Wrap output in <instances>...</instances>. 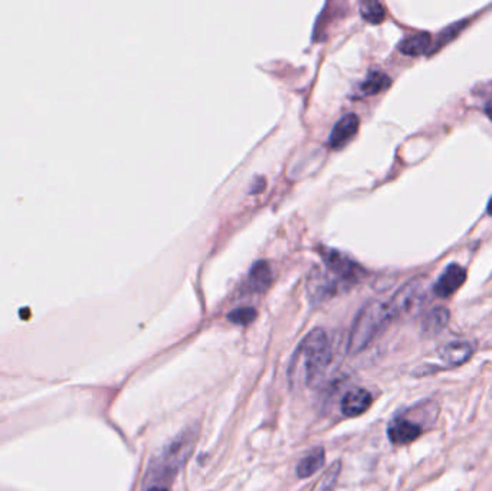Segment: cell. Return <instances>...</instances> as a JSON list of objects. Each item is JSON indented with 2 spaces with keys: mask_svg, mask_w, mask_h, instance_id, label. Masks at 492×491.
<instances>
[{
  "mask_svg": "<svg viewBox=\"0 0 492 491\" xmlns=\"http://www.w3.org/2000/svg\"><path fill=\"white\" fill-rule=\"evenodd\" d=\"M473 353V346L467 340H452L439 349L440 359L448 366L464 364Z\"/></svg>",
  "mask_w": 492,
  "mask_h": 491,
  "instance_id": "8fae6325",
  "label": "cell"
},
{
  "mask_svg": "<svg viewBox=\"0 0 492 491\" xmlns=\"http://www.w3.org/2000/svg\"><path fill=\"white\" fill-rule=\"evenodd\" d=\"M390 84H392V81L386 74L380 72V71H373L367 75V78L361 84L360 89H361L363 96H374V94L381 93V91H384V89H388L390 87Z\"/></svg>",
  "mask_w": 492,
  "mask_h": 491,
  "instance_id": "2e32d148",
  "label": "cell"
},
{
  "mask_svg": "<svg viewBox=\"0 0 492 491\" xmlns=\"http://www.w3.org/2000/svg\"><path fill=\"white\" fill-rule=\"evenodd\" d=\"M340 471H342V463L335 461L327 470V472L322 475V479L318 483L315 491H333L335 484H337V481H338V475H340Z\"/></svg>",
  "mask_w": 492,
  "mask_h": 491,
  "instance_id": "ac0fdd59",
  "label": "cell"
},
{
  "mask_svg": "<svg viewBox=\"0 0 492 491\" xmlns=\"http://www.w3.org/2000/svg\"><path fill=\"white\" fill-rule=\"evenodd\" d=\"M229 321H232L235 325H241V326H246L252 323V321L256 318V312L255 309H251V307H242V309H236L234 312H230L227 314Z\"/></svg>",
  "mask_w": 492,
  "mask_h": 491,
  "instance_id": "d6986e66",
  "label": "cell"
},
{
  "mask_svg": "<svg viewBox=\"0 0 492 491\" xmlns=\"http://www.w3.org/2000/svg\"><path fill=\"white\" fill-rule=\"evenodd\" d=\"M359 126H360V120L356 114L350 113L343 116L335 122L334 129L331 130L330 146L333 149L344 147L353 137L356 135V133L359 131Z\"/></svg>",
  "mask_w": 492,
  "mask_h": 491,
  "instance_id": "9c48e42d",
  "label": "cell"
},
{
  "mask_svg": "<svg viewBox=\"0 0 492 491\" xmlns=\"http://www.w3.org/2000/svg\"><path fill=\"white\" fill-rule=\"evenodd\" d=\"M147 491H168V490L164 488V487H153V488H150Z\"/></svg>",
  "mask_w": 492,
  "mask_h": 491,
  "instance_id": "7402d4cb",
  "label": "cell"
},
{
  "mask_svg": "<svg viewBox=\"0 0 492 491\" xmlns=\"http://www.w3.org/2000/svg\"><path fill=\"white\" fill-rule=\"evenodd\" d=\"M272 270L267 261H256L248 275V287L255 293H264L271 285Z\"/></svg>",
  "mask_w": 492,
  "mask_h": 491,
  "instance_id": "7c38bea8",
  "label": "cell"
},
{
  "mask_svg": "<svg viewBox=\"0 0 492 491\" xmlns=\"http://www.w3.org/2000/svg\"><path fill=\"white\" fill-rule=\"evenodd\" d=\"M298 356L302 358L305 373L309 382L317 380L331 362V345L330 339L322 329H314L306 334L300 347H298Z\"/></svg>",
  "mask_w": 492,
  "mask_h": 491,
  "instance_id": "7a4b0ae2",
  "label": "cell"
},
{
  "mask_svg": "<svg viewBox=\"0 0 492 491\" xmlns=\"http://www.w3.org/2000/svg\"><path fill=\"white\" fill-rule=\"evenodd\" d=\"M427 298V280L414 277L399 288L388 301L392 317L403 318L414 316L423 307Z\"/></svg>",
  "mask_w": 492,
  "mask_h": 491,
  "instance_id": "277c9868",
  "label": "cell"
},
{
  "mask_svg": "<svg viewBox=\"0 0 492 491\" xmlns=\"http://www.w3.org/2000/svg\"><path fill=\"white\" fill-rule=\"evenodd\" d=\"M340 285L328 274V271L321 270L315 267L310 275L309 281H306V293L313 303L324 301L333 296H335L340 291Z\"/></svg>",
  "mask_w": 492,
  "mask_h": 491,
  "instance_id": "8992f818",
  "label": "cell"
},
{
  "mask_svg": "<svg viewBox=\"0 0 492 491\" xmlns=\"http://www.w3.org/2000/svg\"><path fill=\"white\" fill-rule=\"evenodd\" d=\"M451 318V313L445 307H436L425 314L422 318V331L427 336H434L440 333L448 326Z\"/></svg>",
  "mask_w": 492,
  "mask_h": 491,
  "instance_id": "4fadbf2b",
  "label": "cell"
},
{
  "mask_svg": "<svg viewBox=\"0 0 492 491\" xmlns=\"http://www.w3.org/2000/svg\"><path fill=\"white\" fill-rule=\"evenodd\" d=\"M467 26V22L464 21V22H458V23H455V25H452V26H449L448 29H445L443 30V32L440 34V36H439V42H438V48L439 47H443V45L445 43H448V42H451L459 32H460V30H462L464 28Z\"/></svg>",
  "mask_w": 492,
  "mask_h": 491,
  "instance_id": "ffe728a7",
  "label": "cell"
},
{
  "mask_svg": "<svg viewBox=\"0 0 492 491\" xmlns=\"http://www.w3.org/2000/svg\"><path fill=\"white\" fill-rule=\"evenodd\" d=\"M322 259L327 267L328 274L340 285V288L351 287L361 280L363 270L342 252L327 250L322 254Z\"/></svg>",
  "mask_w": 492,
  "mask_h": 491,
  "instance_id": "5b68a950",
  "label": "cell"
},
{
  "mask_svg": "<svg viewBox=\"0 0 492 491\" xmlns=\"http://www.w3.org/2000/svg\"><path fill=\"white\" fill-rule=\"evenodd\" d=\"M430 42H432V38H430L429 34L426 32L414 34L405 38L401 43H399V51L406 56H421L429 51Z\"/></svg>",
  "mask_w": 492,
  "mask_h": 491,
  "instance_id": "5bb4252c",
  "label": "cell"
},
{
  "mask_svg": "<svg viewBox=\"0 0 492 491\" xmlns=\"http://www.w3.org/2000/svg\"><path fill=\"white\" fill-rule=\"evenodd\" d=\"M360 13L364 21L372 25H379L386 19V9L376 0H367L360 5Z\"/></svg>",
  "mask_w": 492,
  "mask_h": 491,
  "instance_id": "e0dca14e",
  "label": "cell"
},
{
  "mask_svg": "<svg viewBox=\"0 0 492 491\" xmlns=\"http://www.w3.org/2000/svg\"><path fill=\"white\" fill-rule=\"evenodd\" d=\"M465 281H467L465 268L458 264H451L440 274V277L438 279L434 287V293L439 298H448L454 296L456 291L465 284Z\"/></svg>",
  "mask_w": 492,
  "mask_h": 491,
  "instance_id": "52a82bcc",
  "label": "cell"
},
{
  "mask_svg": "<svg viewBox=\"0 0 492 491\" xmlns=\"http://www.w3.org/2000/svg\"><path fill=\"white\" fill-rule=\"evenodd\" d=\"M423 434V428L409 418H396L388 428L389 439L394 445H406L416 441Z\"/></svg>",
  "mask_w": 492,
  "mask_h": 491,
  "instance_id": "ba28073f",
  "label": "cell"
},
{
  "mask_svg": "<svg viewBox=\"0 0 492 491\" xmlns=\"http://www.w3.org/2000/svg\"><path fill=\"white\" fill-rule=\"evenodd\" d=\"M326 463V452L321 447L311 450L306 454L297 467V474L300 479H309L315 474Z\"/></svg>",
  "mask_w": 492,
  "mask_h": 491,
  "instance_id": "9a60e30c",
  "label": "cell"
},
{
  "mask_svg": "<svg viewBox=\"0 0 492 491\" xmlns=\"http://www.w3.org/2000/svg\"><path fill=\"white\" fill-rule=\"evenodd\" d=\"M373 404V396L366 389H353L347 392L342 401V411L346 417H360Z\"/></svg>",
  "mask_w": 492,
  "mask_h": 491,
  "instance_id": "30bf717a",
  "label": "cell"
},
{
  "mask_svg": "<svg viewBox=\"0 0 492 491\" xmlns=\"http://www.w3.org/2000/svg\"><path fill=\"white\" fill-rule=\"evenodd\" d=\"M197 433L196 431H184L180 437H177L175 441L167 445L164 451L157 458V461L153 467L155 475L160 477H173V475L184 466L190 457L194 442H196Z\"/></svg>",
  "mask_w": 492,
  "mask_h": 491,
  "instance_id": "3957f363",
  "label": "cell"
},
{
  "mask_svg": "<svg viewBox=\"0 0 492 491\" xmlns=\"http://www.w3.org/2000/svg\"><path fill=\"white\" fill-rule=\"evenodd\" d=\"M485 114H487L488 118L492 121V101L487 104V107H485Z\"/></svg>",
  "mask_w": 492,
  "mask_h": 491,
  "instance_id": "44dd1931",
  "label": "cell"
},
{
  "mask_svg": "<svg viewBox=\"0 0 492 491\" xmlns=\"http://www.w3.org/2000/svg\"><path fill=\"white\" fill-rule=\"evenodd\" d=\"M393 320L388 301L372 300L364 304L357 313L348 336V353L363 351Z\"/></svg>",
  "mask_w": 492,
  "mask_h": 491,
  "instance_id": "6da1fadb",
  "label": "cell"
},
{
  "mask_svg": "<svg viewBox=\"0 0 492 491\" xmlns=\"http://www.w3.org/2000/svg\"><path fill=\"white\" fill-rule=\"evenodd\" d=\"M488 215H491V217H492V197H491V201L488 204Z\"/></svg>",
  "mask_w": 492,
  "mask_h": 491,
  "instance_id": "603a6c76",
  "label": "cell"
}]
</instances>
